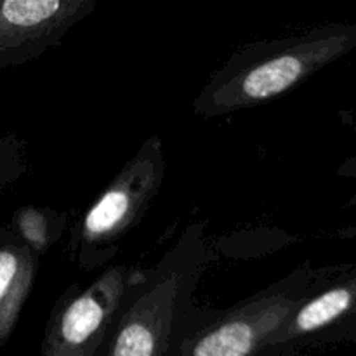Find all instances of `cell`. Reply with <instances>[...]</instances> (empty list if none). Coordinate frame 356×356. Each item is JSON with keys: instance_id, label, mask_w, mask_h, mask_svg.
<instances>
[{"instance_id": "6da1fadb", "label": "cell", "mask_w": 356, "mask_h": 356, "mask_svg": "<svg viewBox=\"0 0 356 356\" xmlns=\"http://www.w3.org/2000/svg\"><path fill=\"white\" fill-rule=\"evenodd\" d=\"M356 47V24L334 23L242 45L214 70L191 110L216 118L278 99Z\"/></svg>"}, {"instance_id": "ba28073f", "label": "cell", "mask_w": 356, "mask_h": 356, "mask_svg": "<svg viewBox=\"0 0 356 356\" xmlns=\"http://www.w3.org/2000/svg\"><path fill=\"white\" fill-rule=\"evenodd\" d=\"M72 214L51 207L23 205L13 214L9 226L37 257H42L65 236Z\"/></svg>"}, {"instance_id": "8992f818", "label": "cell", "mask_w": 356, "mask_h": 356, "mask_svg": "<svg viewBox=\"0 0 356 356\" xmlns=\"http://www.w3.org/2000/svg\"><path fill=\"white\" fill-rule=\"evenodd\" d=\"M99 0H0V70L40 58L61 44Z\"/></svg>"}, {"instance_id": "7a4b0ae2", "label": "cell", "mask_w": 356, "mask_h": 356, "mask_svg": "<svg viewBox=\"0 0 356 356\" xmlns=\"http://www.w3.org/2000/svg\"><path fill=\"white\" fill-rule=\"evenodd\" d=\"M167 174L163 139H145L136 155L122 167L106 190L72 225L68 257L80 271L111 263L120 242L143 221Z\"/></svg>"}, {"instance_id": "30bf717a", "label": "cell", "mask_w": 356, "mask_h": 356, "mask_svg": "<svg viewBox=\"0 0 356 356\" xmlns=\"http://www.w3.org/2000/svg\"><path fill=\"white\" fill-rule=\"evenodd\" d=\"M337 176H341V177H356V155L350 156V159L344 160V162L341 163L339 169H337ZM348 205H356V195L353 198H351L350 202H348ZM353 233H356V232H353Z\"/></svg>"}, {"instance_id": "52a82bcc", "label": "cell", "mask_w": 356, "mask_h": 356, "mask_svg": "<svg viewBox=\"0 0 356 356\" xmlns=\"http://www.w3.org/2000/svg\"><path fill=\"white\" fill-rule=\"evenodd\" d=\"M38 257L9 225L0 226V346L9 343L33 291Z\"/></svg>"}, {"instance_id": "277c9868", "label": "cell", "mask_w": 356, "mask_h": 356, "mask_svg": "<svg viewBox=\"0 0 356 356\" xmlns=\"http://www.w3.org/2000/svg\"><path fill=\"white\" fill-rule=\"evenodd\" d=\"M134 273V266L111 264L87 287L68 285L49 315L42 356H104Z\"/></svg>"}, {"instance_id": "9c48e42d", "label": "cell", "mask_w": 356, "mask_h": 356, "mask_svg": "<svg viewBox=\"0 0 356 356\" xmlns=\"http://www.w3.org/2000/svg\"><path fill=\"white\" fill-rule=\"evenodd\" d=\"M28 172V143L21 136H0V195Z\"/></svg>"}, {"instance_id": "3957f363", "label": "cell", "mask_w": 356, "mask_h": 356, "mask_svg": "<svg viewBox=\"0 0 356 356\" xmlns=\"http://www.w3.org/2000/svg\"><path fill=\"white\" fill-rule=\"evenodd\" d=\"M327 268L299 264L226 309L198 308L176 356H254L312 292Z\"/></svg>"}, {"instance_id": "5b68a950", "label": "cell", "mask_w": 356, "mask_h": 356, "mask_svg": "<svg viewBox=\"0 0 356 356\" xmlns=\"http://www.w3.org/2000/svg\"><path fill=\"white\" fill-rule=\"evenodd\" d=\"M356 334V264L327 266L308 296L264 341L259 355Z\"/></svg>"}]
</instances>
